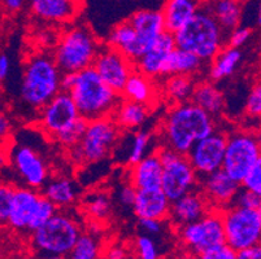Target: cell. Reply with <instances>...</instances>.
<instances>
[{
  "instance_id": "6da1fadb",
  "label": "cell",
  "mask_w": 261,
  "mask_h": 259,
  "mask_svg": "<svg viewBox=\"0 0 261 259\" xmlns=\"http://www.w3.org/2000/svg\"><path fill=\"white\" fill-rule=\"evenodd\" d=\"M216 118L192 101L174 104L167 111L159 128L160 146L178 153L190 149L216 130Z\"/></svg>"
},
{
  "instance_id": "7a4b0ae2",
  "label": "cell",
  "mask_w": 261,
  "mask_h": 259,
  "mask_svg": "<svg viewBox=\"0 0 261 259\" xmlns=\"http://www.w3.org/2000/svg\"><path fill=\"white\" fill-rule=\"evenodd\" d=\"M63 71L52 54L35 53L23 66L20 84L21 103L39 113L61 91Z\"/></svg>"
},
{
  "instance_id": "3957f363",
  "label": "cell",
  "mask_w": 261,
  "mask_h": 259,
  "mask_svg": "<svg viewBox=\"0 0 261 259\" xmlns=\"http://www.w3.org/2000/svg\"><path fill=\"white\" fill-rule=\"evenodd\" d=\"M68 92L86 121L112 117L122 99V95L104 82L94 66L75 73V80Z\"/></svg>"
},
{
  "instance_id": "277c9868",
  "label": "cell",
  "mask_w": 261,
  "mask_h": 259,
  "mask_svg": "<svg viewBox=\"0 0 261 259\" xmlns=\"http://www.w3.org/2000/svg\"><path fill=\"white\" fill-rule=\"evenodd\" d=\"M226 34L212 12L203 4L198 13L175 33L174 38L178 48L196 54L204 63H211L226 47Z\"/></svg>"
},
{
  "instance_id": "5b68a950",
  "label": "cell",
  "mask_w": 261,
  "mask_h": 259,
  "mask_svg": "<svg viewBox=\"0 0 261 259\" xmlns=\"http://www.w3.org/2000/svg\"><path fill=\"white\" fill-rule=\"evenodd\" d=\"M101 48V42L89 26L74 25L60 35L52 56L63 73H78L94 66Z\"/></svg>"
},
{
  "instance_id": "8992f818",
  "label": "cell",
  "mask_w": 261,
  "mask_h": 259,
  "mask_svg": "<svg viewBox=\"0 0 261 259\" xmlns=\"http://www.w3.org/2000/svg\"><path fill=\"white\" fill-rule=\"evenodd\" d=\"M82 234V225L74 214L61 209L33 232L32 245L43 255L68 256Z\"/></svg>"
},
{
  "instance_id": "52a82bcc",
  "label": "cell",
  "mask_w": 261,
  "mask_h": 259,
  "mask_svg": "<svg viewBox=\"0 0 261 259\" xmlns=\"http://www.w3.org/2000/svg\"><path fill=\"white\" fill-rule=\"evenodd\" d=\"M58 211V206L37 189L16 185L6 224L16 232L32 235Z\"/></svg>"
},
{
  "instance_id": "ba28073f",
  "label": "cell",
  "mask_w": 261,
  "mask_h": 259,
  "mask_svg": "<svg viewBox=\"0 0 261 259\" xmlns=\"http://www.w3.org/2000/svg\"><path fill=\"white\" fill-rule=\"evenodd\" d=\"M121 136L122 130L112 117L89 121L81 141L69 149L73 162L91 165L104 161L115 151Z\"/></svg>"
},
{
  "instance_id": "9c48e42d",
  "label": "cell",
  "mask_w": 261,
  "mask_h": 259,
  "mask_svg": "<svg viewBox=\"0 0 261 259\" xmlns=\"http://www.w3.org/2000/svg\"><path fill=\"white\" fill-rule=\"evenodd\" d=\"M156 151L163 163L161 189L172 203L190 192L199 189L200 177L190 162L187 154L178 153L163 146L156 148Z\"/></svg>"
},
{
  "instance_id": "30bf717a",
  "label": "cell",
  "mask_w": 261,
  "mask_h": 259,
  "mask_svg": "<svg viewBox=\"0 0 261 259\" xmlns=\"http://www.w3.org/2000/svg\"><path fill=\"white\" fill-rule=\"evenodd\" d=\"M185 251L200 255L226 242L222 211L211 209L203 218L174 229Z\"/></svg>"
},
{
  "instance_id": "8fae6325",
  "label": "cell",
  "mask_w": 261,
  "mask_h": 259,
  "mask_svg": "<svg viewBox=\"0 0 261 259\" xmlns=\"http://www.w3.org/2000/svg\"><path fill=\"white\" fill-rule=\"evenodd\" d=\"M260 158L261 148L256 131L241 128L230 132L222 170L226 171L232 179L243 183Z\"/></svg>"
},
{
  "instance_id": "7c38bea8",
  "label": "cell",
  "mask_w": 261,
  "mask_h": 259,
  "mask_svg": "<svg viewBox=\"0 0 261 259\" xmlns=\"http://www.w3.org/2000/svg\"><path fill=\"white\" fill-rule=\"evenodd\" d=\"M8 167L22 187L42 191L48 182L49 166L46 157L30 142L16 141L9 149Z\"/></svg>"
},
{
  "instance_id": "4fadbf2b",
  "label": "cell",
  "mask_w": 261,
  "mask_h": 259,
  "mask_svg": "<svg viewBox=\"0 0 261 259\" xmlns=\"http://www.w3.org/2000/svg\"><path fill=\"white\" fill-rule=\"evenodd\" d=\"M226 244L237 251L261 242L260 214L255 209L232 205L222 210Z\"/></svg>"
},
{
  "instance_id": "5bb4252c",
  "label": "cell",
  "mask_w": 261,
  "mask_h": 259,
  "mask_svg": "<svg viewBox=\"0 0 261 259\" xmlns=\"http://www.w3.org/2000/svg\"><path fill=\"white\" fill-rule=\"evenodd\" d=\"M82 118L69 92L61 90L38 113V127L48 139L56 140Z\"/></svg>"
},
{
  "instance_id": "9a60e30c",
  "label": "cell",
  "mask_w": 261,
  "mask_h": 259,
  "mask_svg": "<svg viewBox=\"0 0 261 259\" xmlns=\"http://www.w3.org/2000/svg\"><path fill=\"white\" fill-rule=\"evenodd\" d=\"M130 23L135 30V42L126 53L130 60L137 61L156 43L161 34L167 32L164 16L161 11L139 9L129 17Z\"/></svg>"
},
{
  "instance_id": "2e32d148",
  "label": "cell",
  "mask_w": 261,
  "mask_h": 259,
  "mask_svg": "<svg viewBox=\"0 0 261 259\" xmlns=\"http://www.w3.org/2000/svg\"><path fill=\"white\" fill-rule=\"evenodd\" d=\"M227 136V132L216 128L212 134L201 139L190 149L187 157L199 177H205L221 170L226 153Z\"/></svg>"
},
{
  "instance_id": "e0dca14e",
  "label": "cell",
  "mask_w": 261,
  "mask_h": 259,
  "mask_svg": "<svg viewBox=\"0 0 261 259\" xmlns=\"http://www.w3.org/2000/svg\"><path fill=\"white\" fill-rule=\"evenodd\" d=\"M94 69L104 82L118 94H122L129 78L137 71L135 63L117 48L103 46L94 63Z\"/></svg>"
},
{
  "instance_id": "ac0fdd59",
  "label": "cell",
  "mask_w": 261,
  "mask_h": 259,
  "mask_svg": "<svg viewBox=\"0 0 261 259\" xmlns=\"http://www.w3.org/2000/svg\"><path fill=\"white\" fill-rule=\"evenodd\" d=\"M241 189L242 183L232 179L222 168L201 177L199 182V191L207 198L211 208L216 210L222 211L232 206Z\"/></svg>"
},
{
  "instance_id": "d6986e66",
  "label": "cell",
  "mask_w": 261,
  "mask_h": 259,
  "mask_svg": "<svg viewBox=\"0 0 261 259\" xmlns=\"http://www.w3.org/2000/svg\"><path fill=\"white\" fill-rule=\"evenodd\" d=\"M211 209L212 208L207 198L199 189H196L173 201L168 222L174 229H178L203 218Z\"/></svg>"
},
{
  "instance_id": "ffe728a7",
  "label": "cell",
  "mask_w": 261,
  "mask_h": 259,
  "mask_svg": "<svg viewBox=\"0 0 261 259\" xmlns=\"http://www.w3.org/2000/svg\"><path fill=\"white\" fill-rule=\"evenodd\" d=\"M175 48H177V43H175L174 34L170 32H164L155 44L135 63V68L147 77L155 80L160 79L165 61Z\"/></svg>"
},
{
  "instance_id": "44dd1931",
  "label": "cell",
  "mask_w": 261,
  "mask_h": 259,
  "mask_svg": "<svg viewBox=\"0 0 261 259\" xmlns=\"http://www.w3.org/2000/svg\"><path fill=\"white\" fill-rule=\"evenodd\" d=\"M172 201L161 188L138 189L135 196L133 213L138 219L168 220Z\"/></svg>"
},
{
  "instance_id": "7402d4cb",
  "label": "cell",
  "mask_w": 261,
  "mask_h": 259,
  "mask_svg": "<svg viewBox=\"0 0 261 259\" xmlns=\"http://www.w3.org/2000/svg\"><path fill=\"white\" fill-rule=\"evenodd\" d=\"M82 0H32V13L51 23H72L80 14Z\"/></svg>"
},
{
  "instance_id": "603a6c76",
  "label": "cell",
  "mask_w": 261,
  "mask_h": 259,
  "mask_svg": "<svg viewBox=\"0 0 261 259\" xmlns=\"http://www.w3.org/2000/svg\"><path fill=\"white\" fill-rule=\"evenodd\" d=\"M127 182L138 189L161 188L163 182V163L158 151H153L138 163L127 167Z\"/></svg>"
},
{
  "instance_id": "cb8c5ba5",
  "label": "cell",
  "mask_w": 261,
  "mask_h": 259,
  "mask_svg": "<svg viewBox=\"0 0 261 259\" xmlns=\"http://www.w3.org/2000/svg\"><path fill=\"white\" fill-rule=\"evenodd\" d=\"M40 192L58 206V209L72 208L75 203H78L81 197L78 183L65 175L49 178Z\"/></svg>"
},
{
  "instance_id": "d4e9b609",
  "label": "cell",
  "mask_w": 261,
  "mask_h": 259,
  "mask_svg": "<svg viewBox=\"0 0 261 259\" xmlns=\"http://www.w3.org/2000/svg\"><path fill=\"white\" fill-rule=\"evenodd\" d=\"M203 4V0H167L161 9L167 32L175 34L181 30L198 13Z\"/></svg>"
},
{
  "instance_id": "484cf974",
  "label": "cell",
  "mask_w": 261,
  "mask_h": 259,
  "mask_svg": "<svg viewBox=\"0 0 261 259\" xmlns=\"http://www.w3.org/2000/svg\"><path fill=\"white\" fill-rule=\"evenodd\" d=\"M151 110L152 108H149L144 104L135 103V101L122 97L115 113L112 114V118L122 131H137V130H141L142 126L148 120Z\"/></svg>"
},
{
  "instance_id": "4316f807",
  "label": "cell",
  "mask_w": 261,
  "mask_h": 259,
  "mask_svg": "<svg viewBox=\"0 0 261 259\" xmlns=\"http://www.w3.org/2000/svg\"><path fill=\"white\" fill-rule=\"evenodd\" d=\"M121 95L125 99L144 104L149 108H153L159 100V90L155 84V79L147 77L138 70L129 78Z\"/></svg>"
},
{
  "instance_id": "83f0119b",
  "label": "cell",
  "mask_w": 261,
  "mask_h": 259,
  "mask_svg": "<svg viewBox=\"0 0 261 259\" xmlns=\"http://www.w3.org/2000/svg\"><path fill=\"white\" fill-rule=\"evenodd\" d=\"M191 101L215 118L220 117L226 108V99L224 94L212 80L196 83Z\"/></svg>"
},
{
  "instance_id": "f1b7e54d",
  "label": "cell",
  "mask_w": 261,
  "mask_h": 259,
  "mask_svg": "<svg viewBox=\"0 0 261 259\" xmlns=\"http://www.w3.org/2000/svg\"><path fill=\"white\" fill-rule=\"evenodd\" d=\"M204 64L205 63L196 54L177 47L165 61L161 78L165 79L170 75H191L194 77L195 74L200 73Z\"/></svg>"
},
{
  "instance_id": "f546056e",
  "label": "cell",
  "mask_w": 261,
  "mask_h": 259,
  "mask_svg": "<svg viewBox=\"0 0 261 259\" xmlns=\"http://www.w3.org/2000/svg\"><path fill=\"white\" fill-rule=\"evenodd\" d=\"M241 48L226 46L210 63L208 75L212 82H220L231 77L242 63Z\"/></svg>"
},
{
  "instance_id": "4dcf8cb0",
  "label": "cell",
  "mask_w": 261,
  "mask_h": 259,
  "mask_svg": "<svg viewBox=\"0 0 261 259\" xmlns=\"http://www.w3.org/2000/svg\"><path fill=\"white\" fill-rule=\"evenodd\" d=\"M204 4L212 12L217 22L226 33H230L241 25V0H207Z\"/></svg>"
},
{
  "instance_id": "1f68e13d",
  "label": "cell",
  "mask_w": 261,
  "mask_h": 259,
  "mask_svg": "<svg viewBox=\"0 0 261 259\" xmlns=\"http://www.w3.org/2000/svg\"><path fill=\"white\" fill-rule=\"evenodd\" d=\"M153 141V135L146 130H137V131H130L129 137L123 139V162L126 166L135 165L139 161H142L144 157L148 156Z\"/></svg>"
},
{
  "instance_id": "d6a6232c",
  "label": "cell",
  "mask_w": 261,
  "mask_h": 259,
  "mask_svg": "<svg viewBox=\"0 0 261 259\" xmlns=\"http://www.w3.org/2000/svg\"><path fill=\"white\" fill-rule=\"evenodd\" d=\"M196 82L191 75H170L163 83V95L170 103L182 104L191 101Z\"/></svg>"
},
{
  "instance_id": "836d02e7",
  "label": "cell",
  "mask_w": 261,
  "mask_h": 259,
  "mask_svg": "<svg viewBox=\"0 0 261 259\" xmlns=\"http://www.w3.org/2000/svg\"><path fill=\"white\" fill-rule=\"evenodd\" d=\"M84 208L91 219L96 220V222H103L111 215L112 198L104 191L91 192L85 197Z\"/></svg>"
},
{
  "instance_id": "e575fe53",
  "label": "cell",
  "mask_w": 261,
  "mask_h": 259,
  "mask_svg": "<svg viewBox=\"0 0 261 259\" xmlns=\"http://www.w3.org/2000/svg\"><path fill=\"white\" fill-rule=\"evenodd\" d=\"M135 37L137 35H135V30L132 23L129 21H125V22H120L113 26L107 37L106 44L113 47V48H117L118 51L126 54L134 44Z\"/></svg>"
},
{
  "instance_id": "d590c367",
  "label": "cell",
  "mask_w": 261,
  "mask_h": 259,
  "mask_svg": "<svg viewBox=\"0 0 261 259\" xmlns=\"http://www.w3.org/2000/svg\"><path fill=\"white\" fill-rule=\"evenodd\" d=\"M101 255L100 241L95 235L85 232L70 251L69 259H99Z\"/></svg>"
},
{
  "instance_id": "8d00e7d4",
  "label": "cell",
  "mask_w": 261,
  "mask_h": 259,
  "mask_svg": "<svg viewBox=\"0 0 261 259\" xmlns=\"http://www.w3.org/2000/svg\"><path fill=\"white\" fill-rule=\"evenodd\" d=\"M244 111L247 117L253 118V120L261 118V79L251 87L250 92L247 95Z\"/></svg>"
},
{
  "instance_id": "74e56055",
  "label": "cell",
  "mask_w": 261,
  "mask_h": 259,
  "mask_svg": "<svg viewBox=\"0 0 261 259\" xmlns=\"http://www.w3.org/2000/svg\"><path fill=\"white\" fill-rule=\"evenodd\" d=\"M138 259H159V249L155 240L148 235H141L135 240Z\"/></svg>"
},
{
  "instance_id": "f35d334b",
  "label": "cell",
  "mask_w": 261,
  "mask_h": 259,
  "mask_svg": "<svg viewBox=\"0 0 261 259\" xmlns=\"http://www.w3.org/2000/svg\"><path fill=\"white\" fill-rule=\"evenodd\" d=\"M15 188L16 185L13 183H3L2 188H0V219L3 223H7L8 220Z\"/></svg>"
},
{
  "instance_id": "ab89813d",
  "label": "cell",
  "mask_w": 261,
  "mask_h": 259,
  "mask_svg": "<svg viewBox=\"0 0 261 259\" xmlns=\"http://www.w3.org/2000/svg\"><path fill=\"white\" fill-rule=\"evenodd\" d=\"M200 259H238V251L229 245V244H222L216 248L204 251L199 255Z\"/></svg>"
},
{
  "instance_id": "60d3db41",
  "label": "cell",
  "mask_w": 261,
  "mask_h": 259,
  "mask_svg": "<svg viewBox=\"0 0 261 259\" xmlns=\"http://www.w3.org/2000/svg\"><path fill=\"white\" fill-rule=\"evenodd\" d=\"M252 34V30L248 26H241L236 27L234 30H231L230 33H227V43L226 46L234 47V48H241L242 46H244L248 39L251 38Z\"/></svg>"
},
{
  "instance_id": "b9f144b4",
  "label": "cell",
  "mask_w": 261,
  "mask_h": 259,
  "mask_svg": "<svg viewBox=\"0 0 261 259\" xmlns=\"http://www.w3.org/2000/svg\"><path fill=\"white\" fill-rule=\"evenodd\" d=\"M232 205L241 206V208H246V209H255V210H257V209L261 206V198L257 196V194L251 192L250 189H246L242 187V189L239 191V193L237 194L236 201H234Z\"/></svg>"
},
{
  "instance_id": "7bdbcfd3",
  "label": "cell",
  "mask_w": 261,
  "mask_h": 259,
  "mask_svg": "<svg viewBox=\"0 0 261 259\" xmlns=\"http://www.w3.org/2000/svg\"><path fill=\"white\" fill-rule=\"evenodd\" d=\"M242 187L246 189H250L255 194H257L261 198V158L256 163L255 167L251 170V172L247 175L246 179L242 183Z\"/></svg>"
},
{
  "instance_id": "ee69618b",
  "label": "cell",
  "mask_w": 261,
  "mask_h": 259,
  "mask_svg": "<svg viewBox=\"0 0 261 259\" xmlns=\"http://www.w3.org/2000/svg\"><path fill=\"white\" fill-rule=\"evenodd\" d=\"M135 196H137V189L130 184L126 180V183L123 185H121L118 188L117 193H116V201H117L118 205H121L125 209H132L134 205Z\"/></svg>"
},
{
  "instance_id": "f6af8a7d",
  "label": "cell",
  "mask_w": 261,
  "mask_h": 259,
  "mask_svg": "<svg viewBox=\"0 0 261 259\" xmlns=\"http://www.w3.org/2000/svg\"><path fill=\"white\" fill-rule=\"evenodd\" d=\"M139 220V228L148 236L152 235H160L163 231V223L164 220L158 219H138Z\"/></svg>"
},
{
  "instance_id": "bcb514c9",
  "label": "cell",
  "mask_w": 261,
  "mask_h": 259,
  "mask_svg": "<svg viewBox=\"0 0 261 259\" xmlns=\"http://www.w3.org/2000/svg\"><path fill=\"white\" fill-rule=\"evenodd\" d=\"M104 259H126L127 253L122 245H111L104 250Z\"/></svg>"
},
{
  "instance_id": "7dc6e473",
  "label": "cell",
  "mask_w": 261,
  "mask_h": 259,
  "mask_svg": "<svg viewBox=\"0 0 261 259\" xmlns=\"http://www.w3.org/2000/svg\"><path fill=\"white\" fill-rule=\"evenodd\" d=\"M238 259H261V242L238 251Z\"/></svg>"
},
{
  "instance_id": "c3c4849f",
  "label": "cell",
  "mask_w": 261,
  "mask_h": 259,
  "mask_svg": "<svg viewBox=\"0 0 261 259\" xmlns=\"http://www.w3.org/2000/svg\"><path fill=\"white\" fill-rule=\"evenodd\" d=\"M11 68V59L6 53H3L0 56V79L6 80L8 78Z\"/></svg>"
},
{
  "instance_id": "681fc988",
  "label": "cell",
  "mask_w": 261,
  "mask_h": 259,
  "mask_svg": "<svg viewBox=\"0 0 261 259\" xmlns=\"http://www.w3.org/2000/svg\"><path fill=\"white\" fill-rule=\"evenodd\" d=\"M4 8L9 13H16L22 8L23 0H3Z\"/></svg>"
},
{
  "instance_id": "f907efd6",
  "label": "cell",
  "mask_w": 261,
  "mask_h": 259,
  "mask_svg": "<svg viewBox=\"0 0 261 259\" xmlns=\"http://www.w3.org/2000/svg\"><path fill=\"white\" fill-rule=\"evenodd\" d=\"M0 132H2L3 139H6L7 135H9L11 132V121L4 114H2V117H0Z\"/></svg>"
},
{
  "instance_id": "816d5d0a",
  "label": "cell",
  "mask_w": 261,
  "mask_h": 259,
  "mask_svg": "<svg viewBox=\"0 0 261 259\" xmlns=\"http://www.w3.org/2000/svg\"><path fill=\"white\" fill-rule=\"evenodd\" d=\"M177 259H200V258H199V255H196V254L189 253V251H184V253L178 256Z\"/></svg>"
},
{
  "instance_id": "f5cc1de1",
  "label": "cell",
  "mask_w": 261,
  "mask_h": 259,
  "mask_svg": "<svg viewBox=\"0 0 261 259\" xmlns=\"http://www.w3.org/2000/svg\"><path fill=\"white\" fill-rule=\"evenodd\" d=\"M256 23L261 27V2L258 3L257 11H256Z\"/></svg>"
},
{
  "instance_id": "db71d44e",
  "label": "cell",
  "mask_w": 261,
  "mask_h": 259,
  "mask_svg": "<svg viewBox=\"0 0 261 259\" xmlns=\"http://www.w3.org/2000/svg\"><path fill=\"white\" fill-rule=\"evenodd\" d=\"M40 259H69L66 255H43Z\"/></svg>"
},
{
  "instance_id": "11a10c76",
  "label": "cell",
  "mask_w": 261,
  "mask_h": 259,
  "mask_svg": "<svg viewBox=\"0 0 261 259\" xmlns=\"http://www.w3.org/2000/svg\"><path fill=\"white\" fill-rule=\"evenodd\" d=\"M256 135H257V140H258V144H260V148H261V126L256 130Z\"/></svg>"
},
{
  "instance_id": "9f6ffc18",
  "label": "cell",
  "mask_w": 261,
  "mask_h": 259,
  "mask_svg": "<svg viewBox=\"0 0 261 259\" xmlns=\"http://www.w3.org/2000/svg\"><path fill=\"white\" fill-rule=\"evenodd\" d=\"M257 211H258V214H260V219H261V206L257 209Z\"/></svg>"
},
{
  "instance_id": "6f0895ef",
  "label": "cell",
  "mask_w": 261,
  "mask_h": 259,
  "mask_svg": "<svg viewBox=\"0 0 261 259\" xmlns=\"http://www.w3.org/2000/svg\"><path fill=\"white\" fill-rule=\"evenodd\" d=\"M258 61H260V68H261V53H260V60Z\"/></svg>"
}]
</instances>
